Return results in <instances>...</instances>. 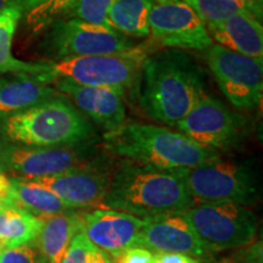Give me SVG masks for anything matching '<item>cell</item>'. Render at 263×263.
I'll return each mask as SVG.
<instances>
[{
  "label": "cell",
  "mask_w": 263,
  "mask_h": 263,
  "mask_svg": "<svg viewBox=\"0 0 263 263\" xmlns=\"http://www.w3.org/2000/svg\"><path fill=\"white\" fill-rule=\"evenodd\" d=\"M43 219L12 203L0 211V242L5 249L37 241Z\"/></svg>",
  "instance_id": "obj_23"
},
{
  "label": "cell",
  "mask_w": 263,
  "mask_h": 263,
  "mask_svg": "<svg viewBox=\"0 0 263 263\" xmlns=\"http://www.w3.org/2000/svg\"><path fill=\"white\" fill-rule=\"evenodd\" d=\"M58 95L57 88L39 76L0 74V122Z\"/></svg>",
  "instance_id": "obj_17"
},
{
  "label": "cell",
  "mask_w": 263,
  "mask_h": 263,
  "mask_svg": "<svg viewBox=\"0 0 263 263\" xmlns=\"http://www.w3.org/2000/svg\"><path fill=\"white\" fill-rule=\"evenodd\" d=\"M0 133L18 145L59 147L85 144L94 128L67 98L58 95L2 121Z\"/></svg>",
  "instance_id": "obj_4"
},
{
  "label": "cell",
  "mask_w": 263,
  "mask_h": 263,
  "mask_svg": "<svg viewBox=\"0 0 263 263\" xmlns=\"http://www.w3.org/2000/svg\"><path fill=\"white\" fill-rule=\"evenodd\" d=\"M26 12L27 25L38 32L49 27L58 20L66 18L80 0H17Z\"/></svg>",
  "instance_id": "obj_24"
},
{
  "label": "cell",
  "mask_w": 263,
  "mask_h": 263,
  "mask_svg": "<svg viewBox=\"0 0 263 263\" xmlns=\"http://www.w3.org/2000/svg\"><path fill=\"white\" fill-rule=\"evenodd\" d=\"M57 90L65 94L84 116L104 127L106 132L117 129L126 122V90L118 88L84 87L72 82L59 80L54 83Z\"/></svg>",
  "instance_id": "obj_16"
},
{
  "label": "cell",
  "mask_w": 263,
  "mask_h": 263,
  "mask_svg": "<svg viewBox=\"0 0 263 263\" xmlns=\"http://www.w3.org/2000/svg\"><path fill=\"white\" fill-rule=\"evenodd\" d=\"M212 42L228 50L263 60L262 22L244 12L207 27Z\"/></svg>",
  "instance_id": "obj_18"
},
{
  "label": "cell",
  "mask_w": 263,
  "mask_h": 263,
  "mask_svg": "<svg viewBox=\"0 0 263 263\" xmlns=\"http://www.w3.org/2000/svg\"><path fill=\"white\" fill-rule=\"evenodd\" d=\"M88 263H115V262L112 261V257L108 256L106 252H104L103 250L95 248Z\"/></svg>",
  "instance_id": "obj_34"
},
{
  "label": "cell",
  "mask_w": 263,
  "mask_h": 263,
  "mask_svg": "<svg viewBox=\"0 0 263 263\" xmlns=\"http://www.w3.org/2000/svg\"><path fill=\"white\" fill-rule=\"evenodd\" d=\"M184 2L201 18L206 28L219 24L233 15L248 12L245 6L235 0H184Z\"/></svg>",
  "instance_id": "obj_25"
},
{
  "label": "cell",
  "mask_w": 263,
  "mask_h": 263,
  "mask_svg": "<svg viewBox=\"0 0 263 263\" xmlns=\"http://www.w3.org/2000/svg\"><path fill=\"white\" fill-rule=\"evenodd\" d=\"M235 2H238V3H240V4H242L245 6V2L244 0H235ZM245 9H246V6H245ZM246 11H248V10H246Z\"/></svg>",
  "instance_id": "obj_37"
},
{
  "label": "cell",
  "mask_w": 263,
  "mask_h": 263,
  "mask_svg": "<svg viewBox=\"0 0 263 263\" xmlns=\"http://www.w3.org/2000/svg\"><path fill=\"white\" fill-rule=\"evenodd\" d=\"M262 241H256L239 249L235 254L222 259L221 263H262Z\"/></svg>",
  "instance_id": "obj_29"
},
{
  "label": "cell",
  "mask_w": 263,
  "mask_h": 263,
  "mask_svg": "<svg viewBox=\"0 0 263 263\" xmlns=\"http://www.w3.org/2000/svg\"><path fill=\"white\" fill-rule=\"evenodd\" d=\"M246 10L250 15L262 22V15H263V0H244Z\"/></svg>",
  "instance_id": "obj_33"
},
{
  "label": "cell",
  "mask_w": 263,
  "mask_h": 263,
  "mask_svg": "<svg viewBox=\"0 0 263 263\" xmlns=\"http://www.w3.org/2000/svg\"><path fill=\"white\" fill-rule=\"evenodd\" d=\"M104 149L130 162L161 170L193 168L221 159L209 149L167 127L139 122H124L117 129L106 132Z\"/></svg>",
  "instance_id": "obj_3"
},
{
  "label": "cell",
  "mask_w": 263,
  "mask_h": 263,
  "mask_svg": "<svg viewBox=\"0 0 263 263\" xmlns=\"http://www.w3.org/2000/svg\"><path fill=\"white\" fill-rule=\"evenodd\" d=\"M10 184L14 205L38 218L47 219L49 217L72 210L65 205L55 194L27 179L12 177L10 178Z\"/></svg>",
  "instance_id": "obj_21"
},
{
  "label": "cell",
  "mask_w": 263,
  "mask_h": 263,
  "mask_svg": "<svg viewBox=\"0 0 263 263\" xmlns=\"http://www.w3.org/2000/svg\"><path fill=\"white\" fill-rule=\"evenodd\" d=\"M82 232V210L60 213L43 219L37 239L48 263H61L76 234Z\"/></svg>",
  "instance_id": "obj_19"
},
{
  "label": "cell",
  "mask_w": 263,
  "mask_h": 263,
  "mask_svg": "<svg viewBox=\"0 0 263 263\" xmlns=\"http://www.w3.org/2000/svg\"><path fill=\"white\" fill-rule=\"evenodd\" d=\"M144 219L110 209L82 211V232L98 249L117 258L138 246Z\"/></svg>",
  "instance_id": "obj_15"
},
{
  "label": "cell",
  "mask_w": 263,
  "mask_h": 263,
  "mask_svg": "<svg viewBox=\"0 0 263 263\" xmlns=\"http://www.w3.org/2000/svg\"><path fill=\"white\" fill-rule=\"evenodd\" d=\"M4 250H5V246H4V244H3V242H0V256H2L3 251H4Z\"/></svg>",
  "instance_id": "obj_36"
},
{
  "label": "cell",
  "mask_w": 263,
  "mask_h": 263,
  "mask_svg": "<svg viewBox=\"0 0 263 263\" xmlns=\"http://www.w3.org/2000/svg\"><path fill=\"white\" fill-rule=\"evenodd\" d=\"M117 263H155V254L143 246H133L116 258Z\"/></svg>",
  "instance_id": "obj_30"
},
{
  "label": "cell",
  "mask_w": 263,
  "mask_h": 263,
  "mask_svg": "<svg viewBox=\"0 0 263 263\" xmlns=\"http://www.w3.org/2000/svg\"><path fill=\"white\" fill-rule=\"evenodd\" d=\"M0 263H48L38 242H31L16 248L5 249L0 256Z\"/></svg>",
  "instance_id": "obj_27"
},
{
  "label": "cell",
  "mask_w": 263,
  "mask_h": 263,
  "mask_svg": "<svg viewBox=\"0 0 263 263\" xmlns=\"http://www.w3.org/2000/svg\"><path fill=\"white\" fill-rule=\"evenodd\" d=\"M139 103L146 115L166 126H177L205 94V73L188 52L154 51L139 77Z\"/></svg>",
  "instance_id": "obj_1"
},
{
  "label": "cell",
  "mask_w": 263,
  "mask_h": 263,
  "mask_svg": "<svg viewBox=\"0 0 263 263\" xmlns=\"http://www.w3.org/2000/svg\"><path fill=\"white\" fill-rule=\"evenodd\" d=\"M194 201L174 170L124 163L111 177L103 207L138 218L184 213Z\"/></svg>",
  "instance_id": "obj_2"
},
{
  "label": "cell",
  "mask_w": 263,
  "mask_h": 263,
  "mask_svg": "<svg viewBox=\"0 0 263 263\" xmlns=\"http://www.w3.org/2000/svg\"><path fill=\"white\" fill-rule=\"evenodd\" d=\"M154 3L155 0H116L108 9V25L128 38H147L149 15Z\"/></svg>",
  "instance_id": "obj_22"
},
{
  "label": "cell",
  "mask_w": 263,
  "mask_h": 263,
  "mask_svg": "<svg viewBox=\"0 0 263 263\" xmlns=\"http://www.w3.org/2000/svg\"><path fill=\"white\" fill-rule=\"evenodd\" d=\"M85 144L76 146L38 147L0 143V173H12L17 178L34 179L57 176L93 162Z\"/></svg>",
  "instance_id": "obj_11"
},
{
  "label": "cell",
  "mask_w": 263,
  "mask_h": 263,
  "mask_svg": "<svg viewBox=\"0 0 263 263\" xmlns=\"http://www.w3.org/2000/svg\"><path fill=\"white\" fill-rule=\"evenodd\" d=\"M153 44L150 42L136 45L121 54L49 61L47 71L39 77L49 84L65 80L84 87L130 89L139 82L141 67L147 55L155 51Z\"/></svg>",
  "instance_id": "obj_5"
},
{
  "label": "cell",
  "mask_w": 263,
  "mask_h": 263,
  "mask_svg": "<svg viewBox=\"0 0 263 263\" xmlns=\"http://www.w3.org/2000/svg\"><path fill=\"white\" fill-rule=\"evenodd\" d=\"M11 199V184L6 174L0 173V211L5 207L12 205Z\"/></svg>",
  "instance_id": "obj_31"
},
{
  "label": "cell",
  "mask_w": 263,
  "mask_h": 263,
  "mask_svg": "<svg viewBox=\"0 0 263 263\" xmlns=\"http://www.w3.org/2000/svg\"><path fill=\"white\" fill-rule=\"evenodd\" d=\"M55 194L72 210L101 209L111 176L94 162L57 176L27 179Z\"/></svg>",
  "instance_id": "obj_13"
},
{
  "label": "cell",
  "mask_w": 263,
  "mask_h": 263,
  "mask_svg": "<svg viewBox=\"0 0 263 263\" xmlns=\"http://www.w3.org/2000/svg\"><path fill=\"white\" fill-rule=\"evenodd\" d=\"M138 246L156 254L188 255L197 261L211 262L213 257L184 213L144 219Z\"/></svg>",
  "instance_id": "obj_14"
},
{
  "label": "cell",
  "mask_w": 263,
  "mask_h": 263,
  "mask_svg": "<svg viewBox=\"0 0 263 263\" xmlns=\"http://www.w3.org/2000/svg\"><path fill=\"white\" fill-rule=\"evenodd\" d=\"M184 215L213 255L245 248L257 235V216L234 202L194 203Z\"/></svg>",
  "instance_id": "obj_7"
},
{
  "label": "cell",
  "mask_w": 263,
  "mask_h": 263,
  "mask_svg": "<svg viewBox=\"0 0 263 263\" xmlns=\"http://www.w3.org/2000/svg\"><path fill=\"white\" fill-rule=\"evenodd\" d=\"M95 248L84 233L80 232L71 241L61 263H88Z\"/></svg>",
  "instance_id": "obj_28"
},
{
  "label": "cell",
  "mask_w": 263,
  "mask_h": 263,
  "mask_svg": "<svg viewBox=\"0 0 263 263\" xmlns=\"http://www.w3.org/2000/svg\"><path fill=\"white\" fill-rule=\"evenodd\" d=\"M134 47L130 38L112 28L77 18H61L54 22L43 44L51 61L121 54Z\"/></svg>",
  "instance_id": "obj_8"
},
{
  "label": "cell",
  "mask_w": 263,
  "mask_h": 263,
  "mask_svg": "<svg viewBox=\"0 0 263 263\" xmlns=\"http://www.w3.org/2000/svg\"><path fill=\"white\" fill-rule=\"evenodd\" d=\"M205 59L222 93L239 110H254L262 100L263 61L212 44Z\"/></svg>",
  "instance_id": "obj_9"
},
{
  "label": "cell",
  "mask_w": 263,
  "mask_h": 263,
  "mask_svg": "<svg viewBox=\"0 0 263 263\" xmlns=\"http://www.w3.org/2000/svg\"><path fill=\"white\" fill-rule=\"evenodd\" d=\"M11 2L12 0H0V12H2Z\"/></svg>",
  "instance_id": "obj_35"
},
{
  "label": "cell",
  "mask_w": 263,
  "mask_h": 263,
  "mask_svg": "<svg viewBox=\"0 0 263 263\" xmlns=\"http://www.w3.org/2000/svg\"><path fill=\"white\" fill-rule=\"evenodd\" d=\"M24 11L17 0H12L0 12V74L27 73L41 76L47 71V62H27L12 55V41Z\"/></svg>",
  "instance_id": "obj_20"
},
{
  "label": "cell",
  "mask_w": 263,
  "mask_h": 263,
  "mask_svg": "<svg viewBox=\"0 0 263 263\" xmlns=\"http://www.w3.org/2000/svg\"><path fill=\"white\" fill-rule=\"evenodd\" d=\"M174 171L194 203L234 202L249 207L261 196L257 174L246 163L218 159L193 168Z\"/></svg>",
  "instance_id": "obj_6"
},
{
  "label": "cell",
  "mask_w": 263,
  "mask_h": 263,
  "mask_svg": "<svg viewBox=\"0 0 263 263\" xmlns=\"http://www.w3.org/2000/svg\"><path fill=\"white\" fill-rule=\"evenodd\" d=\"M115 2L116 0H80L66 18H77L87 24L111 28L107 12Z\"/></svg>",
  "instance_id": "obj_26"
},
{
  "label": "cell",
  "mask_w": 263,
  "mask_h": 263,
  "mask_svg": "<svg viewBox=\"0 0 263 263\" xmlns=\"http://www.w3.org/2000/svg\"><path fill=\"white\" fill-rule=\"evenodd\" d=\"M155 263H200V261L183 254H155Z\"/></svg>",
  "instance_id": "obj_32"
},
{
  "label": "cell",
  "mask_w": 263,
  "mask_h": 263,
  "mask_svg": "<svg viewBox=\"0 0 263 263\" xmlns=\"http://www.w3.org/2000/svg\"><path fill=\"white\" fill-rule=\"evenodd\" d=\"M149 29L154 44L167 49L205 51L213 44L205 24L184 0H155Z\"/></svg>",
  "instance_id": "obj_12"
},
{
  "label": "cell",
  "mask_w": 263,
  "mask_h": 263,
  "mask_svg": "<svg viewBox=\"0 0 263 263\" xmlns=\"http://www.w3.org/2000/svg\"><path fill=\"white\" fill-rule=\"evenodd\" d=\"M176 127L195 143L219 153L239 145L246 136L248 120L205 93Z\"/></svg>",
  "instance_id": "obj_10"
}]
</instances>
